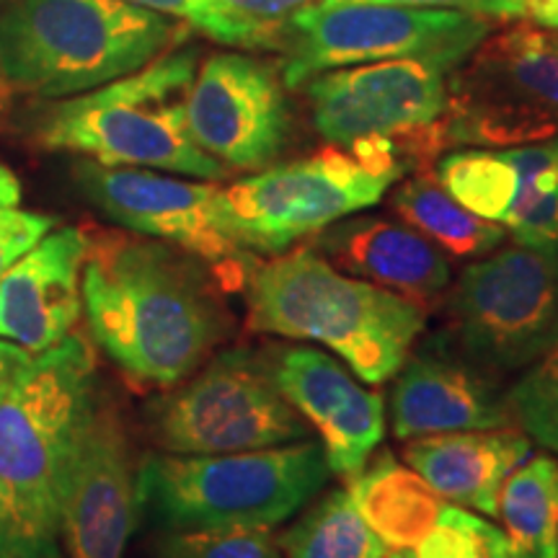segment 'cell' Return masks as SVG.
Segmentation results:
<instances>
[{
  "label": "cell",
  "instance_id": "obj_1",
  "mask_svg": "<svg viewBox=\"0 0 558 558\" xmlns=\"http://www.w3.org/2000/svg\"><path fill=\"white\" fill-rule=\"evenodd\" d=\"M213 267L156 239H90L83 267L88 331L143 388H173L226 344L233 316Z\"/></svg>",
  "mask_w": 558,
  "mask_h": 558
},
{
  "label": "cell",
  "instance_id": "obj_2",
  "mask_svg": "<svg viewBox=\"0 0 558 558\" xmlns=\"http://www.w3.org/2000/svg\"><path fill=\"white\" fill-rule=\"evenodd\" d=\"M243 290L248 331L320 344L367 386L399 373L427 324V311L344 275L313 243L254 262Z\"/></svg>",
  "mask_w": 558,
  "mask_h": 558
},
{
  "label": "cell",
  "instance_id": "obj_3",
  "mask_svg": "<svg viewBox=\"0 0 558 558\" xmlns=\"http://www.w3.org/2000/svg\"><path fill=\"white\" fill-rule=\"evenodd\" d=\"M190 32L124 0H9L0 81L39 99H70L145 68Z\"/></svg>",
  "mask_w": 558,
  "mask_h": 558
},
{
  "label": "cell",
  "instance_id": "obj_4",
  "mask_svg": "<svg viewBox=\"0 0 558 558\" xmlns=\"http://www.w3.org/2000/svg\"><path fill=\"white\" fill-rule=\"evenodd\" d=\"M99 390L94 354L78 337L34 354L0 390V488L37 558H65L62 486Z\"/></svg>",
  "mask_w": 558,
  "mask_h": 558
},
{
  "label": "cell",
  "instance_id": "obj_5",
  "mask_svg": "<svg viewBox=\"0 0 558 558\" xmlns=\"http://www.w3.org/2000/svg\"><path fill=\"white\" fill-rule=\"evenodd\" d=\"M197 60V47L179 45L124 78L60 99L41 117L39 143L104 166L222 181L228 169L194 143L186 122Z\"/></svg>",
  "mask_w": 558,
  "mask_h": 558
},
{
  "label": "cell",
  "instance_id": "obj_6",
  "mask_svg": "<svg viewBox=\"0 0 558 558\" xmlns=\"http://www.w3.org/2000/svg\"><path fill=\"white\" fill-rule=\"evenodd\" d=\"M331 476L313 439L228 456L148 452L135 465L137 518L158 530L277 527Z\"/></svg>",
  "mask_w": 558,
  "mask_h": 558
},
{
  "label": "cell",
  "instance_id": "obj_7",
  "mask_svg": "<svg viewBox=\"0 0 558 558\" xmlns=\"http://www.w3.org/2000/svg\"><path fill=\"white\" fill-rule=\"evenodd\" d=\"M411 169L399 145L367 137L220 186V222L251 256H277L386 197Z\"/></svg>",
  "mask_w": 558,
  "mask_h": 558
},
{
  "label": "cell",
  "instance_id": "obj_8",
  "mask_svg": "<svg viewBox=\"0 0 558 558\" xmlns=\"http://www.w3.org/2000/svg\"><path fill=\"white\" fill-rule=\"evenodd\" d=\"M448 148H514L558 137V39L518 21L452 70L439 120Z\"/></svg>",
  "mask_w": 558,
  "mask_h": 558
},
{
  "label": "cell",
  "instance_id": "obj_9",
  "mask_svg": "<svg viewBox=\"0 0 558 558\" xmlns=\"http://www.w3.org/2000/svg\"><path fill=\"white\" fill-rule=\"evenodd\" d=\"M150 439L173 456H228L311 437V427L271 380L262 349L215 352L148 409Z\"/></svg>",
  "mask_w": 558,
  "mask_h": 558
},
{
  "label": "cell",
  "instance_id": "obj_10",
  "mask_svg": "<svg viewBox=\"0 0 558 558\" xmlns=\"http://www.w3.org/2000/svg\"><path fill=\"white\" fill-rule=\"evenodd\" d=\"M439 303L452 352L492 378L520 373L558 326V248H494L460 271Z\"/></svg>",
  "mask_w": 558,
  "mask_h": 558
},
{
  "label": "cell",
  "instance_id": "obj_11",
  "mask_svg": "<svg viewBox=\"0 0 558 558\" xmlns=\"http://www.w3.org/2000/svg\"><path fill=\"white\" fill-rule=\"evenodd\" d=\"M497 21L452 9L403 5H303L284 21L279 73L288 90L313 75L362 62L418 58L456 70L494 32Z\"/></svg>",
  "mask_w": 558,
  "mask_h": 558
},
{
  "label": "cell",
  "instance_id": "obj_12",
  "mask_svg": "<svg viewBox=\"0 0 558 558\" xmlns=\"http://www.w3.org/2000/svg\"><path fill=\"white\" fill-rule=\"evenodd\" d=\"M450 73L418 58L362 62L313 75L303 90L313 128L326 143L388 137L418 171L445 150L439 120L448 109Z\"/></svg>",
  "mask_w": 558,
  "mask_h": 558
},
{
  "label": "cell",
  "instance_id": "obj_13",
  "mask_svg": "<svg viewBox=\"0 0 558 558\" xmlns=\"http://www.w3.org/2000/svg\"><path fill=\"white\" fill-rule=\"evenodd\" d=\"M83 197L132 233L190 251L213 267L226 290H243L254 256L228 239L220 222V186L177 173L104 166L83 158L73 166Z\"/></svg>",
  "mask_w": 558,
  "mask_h": 558
},
{
  "label": "cell",
  "instance_id": "obj_14",
  "mask_svg": "<svg viewBox=\"0 0 558 558\" xmlns=\"http://www.w3.org/2000/svg\"><path fill=\"white\" fill-rule=\"evenodd\" d=\"M194 143L226 169L262 171L282 156L292 117L279 65L246 52H215L186 94Z\"/></svg>",
  "mask_w": 558,
  "mask_h": 558
},
{
  "label": "cell",
  "instance_id": "obj_15",
  "mask_svg": "<svg viewBox=\"0 0 558 558\" xmlns=\"http://www.w3.org/2000/svg\"><path fill=\"white\" fill-rule=\"evenodd\" d=\"M137 522L135 463L124 422L99 390L70 456L60 499L65 558H124Z\"/></svg>",
  "mask_w": 558,
  "mask_h": 558
},
{
  "label": "cell",
  "instance_id": "obj_16",
  "mask_svg": "<svg viewBox=\"0 0 558 558\" xmlns=\"http://www.w3.org/2000/svg\"><path fill=\"white\" fill-rule=\"evenodd\" d=\"M264 362L290 407L318 432L331 473L349 481L386 437V401L354 378L331 352L308 344H269Z\"/></svg>",
  "mask_w": 558,
  "mask_h": 558
},
{
  "label": "cell",
  "instance_id": "obj_17",
  "mask_svg": "<svg viewBox=\"0 0 558 558\" xmlns=\"http://www.w3.org/2000/svg\"><path fill=\"white\" fill-rule=\"evenodd\" d=\"M90 235L52 228L0 277V339L39 354L70 337L83 313V267Z\"/></svg>",
  "mask_w": 558,
  "mask_h": 558
},
{
  "label": "cell",
  "instance_id": "obj_18",
  "mask_svg": "<svg viewBox=\"0 0 558 558\" xmlns=\"http://www.w3.org/2000/svg\"><path fill=\"white\" fill-rule=\"evenodd\" d=\"M390 390V427L399 439L509 427L505 390L497 378L445 344L409 354Z\"/></svg>",
  "mask_w": 558,
  "mask_h": 558
},
{
  "label": "cell",
  "instance_id": "obj_19",
  "mask_svg": "<svg viewBox=\"0 0 558 558\" xmlns=\"http://www.w3.org/2000/svg\"><path fill=\"white\" fill-rule=\"evenodd\" d=\"M333 267L435 311L452 282L448 256L407 222L344 218L320 230L316 243Z\"/></svg>",
  "mask_w": 558,
  "mask_h": 558
},
{
  "label": "cell",
  "instance_id": "obj_20",
  "mask_svg": "<svg viewBox=\"0 0 558 558\" xmlns=\"http://www.w3.org/2000/svg\"><path fill=\"white\" fill-rule=\"evenodd\" d=\"M533 456V439L520 427L450 432L409 439L403 460L456 507L497 518L505 481Z\"/></svg>",
  "mask_w": 558,
  "mask_h": 558
},
{
  "label": "cell",
  "instance_id": "obj_21",
  "mask_svg": "<svg viewBox=\"0 0 558 558\" xmlns=\"http://www.w3.org/2000/svg\"><path fill=\"white\" fill-rule=\"evenodd\" d=\"M347 492L388 550L422 543L445 509L435 488L390 450L373 452L362 471L347 481Z\"/></svg>",
  "mask_w": 558,
  "mask_h": 558
},
{
  "label": "cell",
  "instance_id": "obj_22",
  "mask_svg": "<svg viewBox=\"0 0 558 558\" xmlns=\"http://www.w3.org/2000/svg\"><path fill=\"white\" fill-rule=\"evenodd\" d=\"M497 150L499 218L514 243L558 248V137Z\"/></svg>",
  "mask_w": 558,
  "mask_h": 558
},
{
  "label": "cell",
  "instance_id": "obj_23",
  "mask_svg": "<svg viewBox=\"0 0 558 558\" xmlns=\"http://www.w3.org/2000/svg\"><path fill=\"white\" fill-rule=\"evenodd\" d=\"M390 207L424 239L452 259H473L499 248L507 230L478 218L439 184L435 173H416L393 192Z\"/></svg>",
  "mask_w": 558,
  "mask_h": 558
},
{
  "label": "cell",
  "instance_id": "obj_24",
  "mask_svg": "<svg viewBox=\"0 0 558 558\" xmlns=\"http://www.w3.org/2000/svg\"><path fill=\"white\" fill-rule=\"evenodd\" d=\"M497 518L512 558H558V458L530 456L505 481Z\"/></svg>",
  "mask_w": 558,
  "mask_h": 558
},
{
  "label": "cell",
  "instance_id": "obj_25",
  "mask_svg": "<svg viewBox=\"0 0 558 558\" xmlns=\"http://www.w3.org/2000/svg\"><path fill=\"white\" fill-rule=\"evenodd\" d=\"M284 558H386L388 546L369 530L347 488L320 497L277 538Z\"/></svg>",
  "mask_w": 558,
  "mask_h": 558
},
{
  "label": "cell",
  "instance_id": "obj_26",
  "mask_svg": "<svg viewBox=\"0 0 558 558\" xmlns=\"http://www.w3.org/2000/svg\"><path fill=\"white\" fill-rule=\"evenodd\" d=\"M124 3L160 13V16L202 32L220 45L239 47V50L271 52L282 50L284 45L282 21L251 16V13L230 5L228 0H124Z\"/></svg>",
  "mask_w": 558,
  "mask_h": 558
},
{
  "label": "cell",
  "instance_id": "obj_27",
  "mask_svg": "<svg viewBox=\"0 0 558 558\" xmlns=\"http://www.w3.org/2000/svg\"><path fill=\"white\" fill-rule=\"evenodd\" d=\"M512 422L558 458V326L543 352L505 390Z\"/></svg>",
  "mask_w": 558,
  "mask_h": 558
},
{
  "label": "cell",
  "instance_id": "obj_28",
  "mask_svg": "<svg viewBox=\"0 0 558 558\" xmlns=\"http://www.w3.org/2000/svg\"><path fill=\"white\" fill-rule=\"evenodd\" d=\"M386 558H512L505 533L463 507H445L437 525L414 548L388 550Z\"/></svg>",
  "mask_w": 558,
  "mask_h": 558
},
{
  "label": "cell",
  "instance_id": "obj_29",
  "mask_svg": "<svg viewBox=\"0 0 558 558\" xmlns=\"http://www.w3.org/2000/svg\"><path fill=\"white\" fill-rule=\"evenodd\" d=\"M153 558H282L269 527L160 530Z\"/></svg>",
  "mask_w": 558,
  "mask_h": 558
},
{
  "label": "cell",
  "instance_id": "obj_30",
  "mask_svg": "<svg viewBox=\"0 0 558 558\" xmlns=\"http://www.w3.org/2000/svg\"><path fill=\"white\" fill-rule=\"evenodd\" d=\"M58 220L50 215L29 213L19 207H0V277L13 262L45 239Z\"/></svg>",
  "mask_w": 558,
  "mask_h": 558
},
{
  "label": "cell",
  "instance_id": "obj_31",
  "mask_svg": "<svg viewBox=\"0 0 558 558\" xmlns=\"http://www.w3.org/2000/svg\"><path fill=\"white\" fill-rule=\"evenodd\" d=\"M403 5V9H452L469 11L486 16V0H316L318 9H333V5Z\"/></svg>",
  "mask_w": 558,
  "mask_h": 558
},
{
  "label": "cell",
  "instance_id": "obj_32",
  "mask_svg": "<svg viewBox=\"0 0 558 558\" xmlns=\"http://www.w3.org/2000/svg\"><path fill=\"white\" fill-rule=\"evenodd\" d=\"M0 558H37L0 488Z\"/></svg>",
  "mask_w": 558,
  "mask_h": 558
},
{
  "label": "cell",
  "instance_id": "obj_33",
  "mask_svg": "<svg viewBox=\"0 0 558 558\" xmlns=\"http://www.w3.org/2000/svg\"><path fill=\"white\" fill-rule=\"evenodd\" d=\"M228 3L235 5V9L243 13H251V16L279 21V19H288L292 11L313 3V0H228Z\"/></svg>",
  "mask_w": 558,
  "mask_h": 558
},
{
  "label": "cell",
  "instance_id": "obj_34",
  "mask_svg": "<svg viewBox=\"0 0 558 558\" xmlns=\"http://www.w3.org/2000/svg\"><path fill=\"white\" fill-rule=\"evenodd\" d=\"M34 354L26 352L24 347L13 344L9 339H0V390L16 378V375L29 365Z\"/></svg>",
  "mask_w": 558,
  "mask_h": 558
},
{
  "label": "cell",
  "instance_id": "obj_35",
  "mask_svg": "<svg viewBox=\"0 0 558 558\" xmlns=\"http://www.w3.org/2000/svg\"><path fill=\"white\" fill-rule=\"evenodd\" d=\"M525 19L541 29L558 32V0H525Z\"/></svg>",
  "mask_w": 558,
  "mask_h": 558
},
{
  "label": "cell",
  "instance_id": "obj_36",
  "mask_svg": "<svg viewBox=\"0 0 558 558\" xmlns=\"http://www.w3.org/2000/svg\"><path fill=\"white\" fill-rule=\"evenodd\" d=\"M486 16L494 21L525 19V0H486Z\"/></svg>",
  "mask_w": 558,
  "mask_h": 558
},
{
  "label": "cell",
  "instance_id": "obj_37",
  "mask_svg": "<svg viewBox=\"0 0 558 558\" xmlns=\"http://www.w3.org/2000/svg\"><path fill=\"white\" fill-rule=\"evenodd\" d=\"M21 202V184L13 173L0 163V207H16Z\"/></svg>",
  "mask_w": 558,
  "mask_h": 558
},
{
  "label": "cell",
  "instance_id": "obj_38",
  "mask_svg": "<svg viewBox=\"0 0 558 558\" xmlns=\"http://www.w3.org/2000/svg\"><path fill=\"white\" fill-rule=\"evenodd\" d=\"M556 39H558V32H556Z\"/></svg>",
  "mask_w": 558,
  "mask_h": 558
},
{
  "label": "cell",
  "instance_id": "obj_39",
  "mask_svg": "<svg viewBox=\"0 0 558 558\" xmlns=\"http://www.w3.org/2000/svg\"><path fill=\"white\" fill-rule=\"evenodd\" d=\"M0 3H3V0H0Z\"/></svg>",
  "mask_w": 558,
  "mask_h": 558
}]
</instances>
